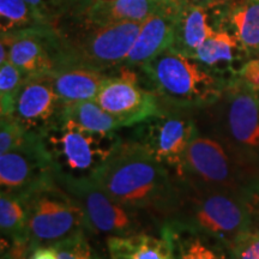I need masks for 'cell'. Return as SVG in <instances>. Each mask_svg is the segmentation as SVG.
I'll return each mask as SVG.
<instances>
[{"label":"cell","instance_id":"1","mask_svg":"<svg viewBox=\"0 0 259 259\" xmlns=\"http://www.w3.org/2000/svg\"><path fill=\"white\" fill-rule=\"evenodd\" d=\"M92 178L116 202L148 213L160 226L176 206L177 177L130 138Z\"/></svg>","mask_w":259,"mask_h":259},{"label":"cell","instance_id":"2","mask_svg":"<svg viewBox=\"0 0 259 259\" xmlns=\"http://www.w3.org/2000/svg\"><path fill=\"white\" fill-rule=\"evenodd\" d=\"M177 183L176 206L167 221L185 223L228 248L251 229L245 198L231 191L209 189L179 178Z\"/></svg>","mask_w":259,"mask_h":259},{"label":"cell","instance_id":"3","mask_svg":"<svg viewBox=\"0 0 259 259\" xmlns=\"http://www.w3.org/2000/svg\"><path fill=\"white\" fill-rule=\"evenodd\" d=\"M142 70L153 84L155 94L180 109L212 105L229 79L173 47L144 64Z\"/></svg>","mask_w":259,"mask_h":259},{"label":"cell","instance_id":"4","mask_svg":"<svg viewBox=\"0 0 259 259\" xmlns=\"http://www.w3.org/2000/svg\"><path fill=\"white\" fill-rule=\"evenodd\" d=\"M143 22L92 23L83 19L67 29H53L56 67L76 64L108 71L124 65Z\"/></svg>","mask_w":259,"mask_h":259},{"label":"cell","instance_id":"5","mask_svg":"<svg viewBox=\"0 0 259 259\" xmlns=\"http://www.w3.org/2000/svg\"><path fill=\"white\" fill-rule=\"evenodd\" d=\"M56 174L92 178L121 144L116 132L100 134L60 118L41 134Z\"/></svg>","mask_w":259,"mask_h":259},{"label":"cell","instance_id":"6","mask_svg":"<svg viewBox=\"0 0 259 259\" xmlns=\"http://www.w3.org/2000/svg\"><path fill=\"white\" fill-rule=\"evenodd\" d=\"M57 183L73 197L82 208L89 233L124 236L150 233L161 226L148 213L126 208L112 198L93 178H73L56 174Z\"/></svg>","mask_w":259,"mask_h":259},{"label":"cell","instance_id":"7","mask_svg":"<svg viewBox=\"0 0 259 259\" xmlns=\"http://www.w3.org/2000/svg\"><path fill=\"white\" fill-rule=\"evenodd\" d=\"M23 197L28 206L31 250L54 246L77 233H89L82 208L57 183L56 177Z\"/></svg>","mask_w":259,"mask_h":259},{"label":"cell","instance_id":"8","mask_svg":"<svg viewBox=\"0 0 259 259\" xmlns=\"http://www.w3.org/2000/svg\"><path fill=\"white\" fill-rule=\"evenodd\" d=\"M132 127L130 139L143 147L177 178L183 177L186 150L198 131L192 116L181 112H162Z\"/></svg>","mask_w":259,"mask_h":259},{"label":"cell","instance_id":"9","mask_svg":"<svg viewBox=\"0 0 259 259\" xmlns=\"http://www.w3.org/2000/svg\"><path fill=\"white\" fill-rule=\"evenodd\" d=\"M94 101L118 119L122 127H132L163 112L155 92L142 88L137 73L126 65L111 74Z\"/></svg>","mask_w":259,"mask_h":259},{"label":"cell","instance_id":"10","mask_svg":"<svg viewBox=\"0 0 259 259\" xmlns=\"http://www.w3.org/2000/svg\"><path fill=\"white\" fill-rule=\"evenodd\" d=\"M222 121L229 139L241 153L259 156V97L238 73L229 77L222 95Z\"/></svg>","mask_w":259,"mask_h":259},{"label":"cell","instance_id":"11","mask_svg":"<svg viewBox=\"0 0 259 259\" xmlns=\"http://www.w3.org/2000/svg\"><path fill=\"white\" fill-rule=\"evenodd\" d=\"M56 177L52 158L41 134L30 132L23 144L0 155V187L25 196Z\"/></svg>","mask_w":259,"mask_h":259},{"label":"cell","instance_id":"12","mask_svg":"<svg viewBox=\"0 0 259 259\" xmlns=\"http://www.w3.org/2000/svg\"><path fill=\"white\" fill-rule=\"evenodd\" d=\"M179 179L209 189L233 192L236 180L233 163L218 139L198 131L193 136L184 158L183 177Z\"/></svg>","mask_w":259,"mask_h":259},{"label":"cell","instance_id":"13","mask_svg":"<svg viewBox=\"0 0 259 259\" xmlns=\"http://www.w3.org/2000/svg\"><path fill=\"white\" fill-rule=\"evenodd\" d=\"M10 48L9 61L25 78L51 74L56 69V38L53 28H34L2 34V42Z\"/></svg>","mask_w":259,"mask_h":259},{"label":"cell","instance_id":"14","mask_svg":"<svg viewBox=\"0 0 259 259\" xmlns=\"http://www.w3.org/2000/svg\"><path fill=\"white\" fill-rule=\"evenodd\" d=\"M63 109L64 103L46 74L25 78L14 116L28 131L42 134L59 120Z\"/></svg>","mask_w":259,"mask_h":259},{"label":"cell","instance_id":"15","mask_svg":"<svg viewBox=\"0 0 259 259\" xmlns=\"http://www.w3.org/2000/svg\"><path fill=\"white\" fill-rule=\"evenodd\" d=\"M181 2L174 8L162 10L144 19L124 65L128 67H142L158 54L174 46L176 18Z\"/></svg>","mask_w":259,"mask_h":259},{"label":"cell","instance_id":"16","mask_svg":"<svg viewBox=\"0 0 259 259\" xmlns=\"http://www.w3.org/2000/svg\"><path fill=\"white\" fill-rule=\"evenodd\" d=\"M50 79L64 105L95 100L100 89L111 77L107 71L76 64H61L54 69Z\"/></svg>","mask_w":259,"mask_h":259},{"label":"cell","instance_id":"17","mask_svg":"<svg viewBox=\"0 0 259 259\" xmlns=\"http://www.w3.org/2000/svg\"><path fill=\"white\" fill-rule=\"evenodd\" d=\"M160 234L170 241L176 259H233L222 242L185 223L166 221L162 223Z\"/></svg>","mask_w":259,"mask_h":259},{"label":"cell","instance_id":"18","mask_svg":"<svg viewBox=\"0 0 259 259\" xmlns=\"http://www.w3.org/2000/svg\"><path fill=\"white\" fill-rule=\"evenodd\" d=\"M181 0H113L92 2L85 10L87 21L92 23L143 22L149 16L179 5Z\"/></svg>","mask_w":259,"mask_h":259},{"label":"cell","instance_id":"19","mask_svg":"<svg viewBox=\"0 0 259 259\" xmlns=\"http://www.w3.org/2000/svg\"><path fill=\"white\" fill-rule=\"evenodd\" d=\"M220 10L219 28L228 27L246 57H259V0H238Z\"/></svg>","mask_w":259,"mask_h":259},{"label":"cell","instance_id":"20","mask_svg":"<svg viewBox=\"0 0 259 259\" xmlns=\"http://www.w3.org/2000/svg\"><path fill=\"white\" fill-rule=\"evenodd\" d=\"M209 10L191 0H183L176 18L174 50L194 57V53L211 35L215 27L210 23Z\"/></svg>","mask_w":259,"mask_h":259},{"label":"cell","instance_id":"21","mask_svg":"<svg viewBox=\"0 0 259 259\" xmlns=\"http://www.w3.org/2000/svg\"><path fill=\"white\" fill-rule=\"evenodd\" d=\"M106 244L111 259H176L170 241L162 234L107 236Z\"/></svg>","mask_w":259,"mask_h":259},{"label":"cell","instance_id":"22","mask_svg":"<svg viewBox=\"0 0 259 259\" xmlns=\"http://www.w3.org/2000/svg\"><path fill=\"white\" fill-rule=\"evenodd\" d=\"M241 56L246 54L235 35L227 29H219L196 51L193 58L209 69L221 72L223 65L232 71V64Z\"/></svg>","mask_w":259,"mask_h":259},{"label":"cell","instance_id":"23","mask_svg":"<svg viewBox=\"0 0 259 259\" xmlns=\"http://www.w3.org/2000/svg\"><path fill=\"white\" fill-rule=\"evenodd\" d=\"M0 232H2V240L30 244L28 206L23 196L2 191Z\"/></svg>","mask_w":259,"mask_h":259},{"label":"cell","instance_id":"24","mask_svg":"<svg viewBox=\"0 0 259 259\" xmlns=\"http://www.w3.org/2000/svg\"><path fill=\"white\" fill-rule=\"evenodd\" d=\"M60 118L67 119L84 130L100 134L116 132L122 128L118 119L102 109L94 100L64 105Z\"/></svg>","mask_w":259,"mask_h":259},{"label":"cell","instance_id":"25","mask_svg":"<svg viewBox=\"0 0 259 259\" xmlns=\"http://www.w3.org/2000/svg\"><path fill=\"white\" fill-rule=\"evenodd\" d=\"M34 28H50L24 0H0V29L2 34Z\"/></svg>","mask_w":259,"mask_h":259},{"label":"cell","instance_id":"26","mask_svg":"<svg viewBox=\"0 0 259 259\" xmlns=\"http://www.w3.org/2000/svg\"><path fill=\"white\" fill-rule=\"evenodd\" d=\"M25 80L24 74L11 61L0 65V113L14 115L16 102Z\"/></svg>","mask_w":259,"mask_h":259},{"label":"cell","instance_id":"27","mask_svg":"<svg viewBox=\"0 0 259 259\" xmlns=\"http://www.w3.org/2000/svg\"><path fill=\"white\" fill-rule=\"evenodd\" d=\"M53 247L59 259H101L90 245L87 232L77 233Z\"/></svg>","mask_w":259,"mask_h":259},{"label":"cell","instance_id":"28","mask_svg":"<svg viewBox=\"0 0 259 259\" xmlns=\"http://www.w3.org/2000/svg\"><path fill=\"white\" fill-rule=\"evenodd\" d=\"M23 125L14 115L2 116L0 120V155L9 153L23 144L29 134Z\"/></svg>","mask_w":259,"mask_h":259},{"label":"cell","instance_id":"29","mask_svg":"<svg viewBox=\"0 0 259 259\" xmlns=\"http://www.w3.org/2000/svg\"><path fill=\"white\" fill-rule=\"evenodd\" d=\"M233 259H259V233L247 231L229 247Z\"/></svg>","mask_w":259,"mask_h":259},{"label":"cell","instance_id":"30","mask_svg":"<svg viewBox=\"0 0 259 259\" xmlns=\"http://www.w3.org/2000/svg\"><path fill=\"white\" fill-rule=\"evenodd\" d=\"M244 198L250 216L251 231L259 233V183L246 191Z\"/></svg>","mask_w":259,"mask_h":259},{"label":"cell","instance_id":"31","mask_svg":"<svg viewBox=\"0 0 259 259\" xmlns=\"http://www.w3.org/2000/svg\"><path fill=\"white\" fill-rule=\"evenodd\" d=\"M254 92H259V57L251 58L236 72Z\"/></svg>","mask_w":259,"mask_h":259},{"label":"cell","instance_id":"32","mask_svg":"<svg viewBox=\"0 0 259 259\" xmlns=\"http://www.w3.org/2000/svg\"><path fill=\"white\" fill-rule=\"evenodd\" d=\"M31 247L29 242L2 240V259H29Z\"/></svg>","mask_w":259,"mask_h":259},{"label":"cell","instance_id":"33","mask_svg":"<svg viewBox=\"0 0 259 259\" xmlns=\"http://www.w3.org/2000/svg\"><path fill=\"white\" fill-rule=\"evenodd\" d=\"M29 259H59L53 246H38L32 248Z\"/></svg>","mask_w":259,"mask_h":259},{"label":"cell","instance_id":"34","mask_svg":"<svg viewBox=\"0 0 259 259\" xmlns=\"http://www.w3.org/2000/svg\"><path fill=\"white\" fill-rule=\"evenodd\" d=\"M191 2L205 6L210 10H220L238 2V0H191Z\"/></svg>","mask_w":259,"mask_h":259},{"label":"cell","instance_id":"35","mask_svg":"<svg viewBox=\"0 0 259 259\" xmlns=\"http://www.w3.org/2000/svg\"><path fill=\"white\" fill-rule=\"evenodd\" d=\"M27 4L30 6V8L34 10L36 14L40 16V17H42L45 19V21H47L46 19V4H45L44 0H24Z\"/></svg>","mask_w":259,"mask_h":259},{"label":"cell","instance_id":"36","mask_svg":"<svg viewBox=\"0 0 259 259\" xmlns=\"http://www.w3.org/2000/svg\"><path fill=\"white\" fill-rule=\"evenodd\" d=\"M93 2H97V3H109V2H113V0H93Z\"/></svg>","mask_w":259,"mask_h":259}]
</instances>
